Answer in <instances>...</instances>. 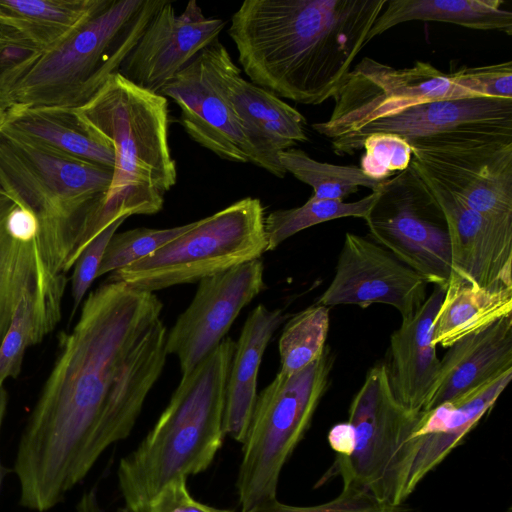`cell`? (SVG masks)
I'll list each match as a JSON object with an SVG mask.
<instances>
[{
  "label": "cell",
  "instance_id": "obj_1",
  "mask_svg": "<svg viewBox=\"0 0 512 512\" xmlns=\"http://www.w3.org/2000/svg\"><path fill=\"white\" fill-rule=\"evenodd\" d=\"M162 302L120 281L92 291L60 337L56 362L20 436V504L62 502L112 444L126 439L166 361Z\"/></svg>",
  "mask_w": 512,
  "mask_h": 512
},
{
  "label": "cell",
  "instance_id": "obj_2",
  "mask_svg": "<svg viewBox=\"0 0 512 512\" xmlns=\"http://www.w3.org/2000/svg\"><path fill=\"white\" fill-rule=\"evenodd\" d=\"M387 0H246L228 35L253 84L305 105L333 98Z\"/></svg>",
  "mask_w": 512,
  "mask_h": 512
},
{
  "label": "cell",
  "instance_id": "obj_3",
  "mask_svg": "<svg viewBox=\"0 0 512 512\" xmlns=\"http://www.w3.org/2000/svg\"><path fill=\"white\" fill-rule=\"evenodd\" d=\"M113 170L0 129V189L35 214L45 292L62 297L65 274L96 234Z\"/></svg>",
  "mask_w": 512,
  "mask_h": 512
},
{
  "label": "cell",
  "instance_id": "obj_4",
  "mask_svg": "<svg viewBox=\"0 0 512 512\" xmlns=\"http://www.w3.org/2000/svg\"><path fill=\"white\" fill-rule=\"evenodd\" d=\"M235 342L224 338L179 385L153 428L122 457L118 486L129 512H147L172 479L197 475L214 461L224 440L223 416Z\"/></svg>",
  "mask_w": 512,
  "mask_h": 512
},
{
  "label": "cell",
  "instance_id": "obj_5",
  "mask_svg": "<svg viewBox=\"0 0 512 512\" xmlns=\"http://www.w3.org/2000/svg\"><path fill=\"white\" fill-rule=\"evenodd\" d=\"M164 0H107L57 44L0 74L4 115L27 109H75L105 84L138 42Z\"/></svg>",
  "mask_w": 512,
  "mask_h": 512
},
{
  "label": "cell",
  "instance_id": "obj_6",
  "mask_svg": "<svg viewBox=\"0 0 512 512\" xmlns=\"http://www.w3.org/2000/svg\"><path fill=\"white\" fill-rule=\"evenodd\" d=\"M73 110L114 154L112 181L98 215L99 229L120 218L159 212L177 180L168 143L167 98L115 73L90 100Z\"/></svg>",
  "mask_w": 512,
  "mask_h": 512
},
{
  "label": "cell",
  "instance_id": "obj_7",
  "mask_svg": "<svg viewBox=\"0 0 512 512\" xmlns=\"http://www.w3.org/2000/svg\"><path fill=\"white\" fill-rule=\"evenodd\" d=\"M333 361L326 347L301 370L279 371L257 395L236 478L240 512L277 498L281 472L310 428L328 389Z\"/></svg>",
  "mask_w": 512,
  "mask_h": 512
},
{
  "label": "cell",
  "instance_id": "obj_8",
  "mask_svg": "<svg viewBox=\"0 0 512 512\" xmlns=\"http://www.w3.org/2000/svg\"><path fill=\"white\" fill-rule=\"evenodd\" d=\"M267 252L265 212L245 197L201 220L152 254L112 272L108 280L153 292L199 282Z\"/></svg>",
  "mask_w": 512,
  "mask_h": 512
},
{
  "label": "cell",
  "instance_id": "obj_9",
  "mask_svg": "<svg viewBox=\"0 0 512 512\" xmlns=\"http://www.w3.org/2000/svg\"><path fill=\"white\" fill-rule=\"evenodd\" d=\"M420 413L396 400L386 364L371 367L348 410L354 449L348 457L336 456L316 486L338 476L342 488L364 490L392 505L405 503L402 450Z\"/></svg>",
  "mask_w": 512,
  "mask_h": 512
},
{
  "label": "cell",
  "instance_id": "obj_10",
  "mask_svg": "<svg viewBox=\"0 0 512 512\" xmlns=\"http://www.w3.org/2000/svg\"><path fill=\"white\" fill-rule=\"evenodd\" d=\"M374 242L446 290L451 272L450 239L443 211L420 173L411 165L384 180L365 219Z\"/></svg>",
  "mask_w": 512,
  "mask_h": 512
},
{
  "label": "cell",
  "instance_id": "obj_11",
  "mask_svg": "<svg viewBox=\"0 0 512 512\" xmlns=\"http://www.w3.org/2000/svg\"><path fill=\"white\" fill-rule=\"evenodd\" d=\"M465 97L478 96L431 63L416 61L412 67L398 69L364 57L334 95L330 117L312 128L330 140L340 139L413 105Z\"/></svg>",
  "mask_w": 512,
  "mask_h": 512
},
{
  "label": "cell",
  "instance_id": "obj_12",
  "mask_svg": "<svg viewBox=\"0 0 512 512\" xmlns=\"http://www.w3.org/2000/svg\"><path fill=\"white\" fill-rule=\"evenodd\" d=\"M409 144L411 165L469 207L512 217V138L445 136Z\"/></svg>",
  "mask_w": 512,
  "mask_h": 512
},
{
  "label": "cell",
  "instance_id": "obj_13",
  "mask_svg": "<svg viewBox=\"0 0 512 512\" xmlns=\"http://www.w3.org/2000/svg\"><path fill=\"white\" fill-rule=\"evenodd\" d=\"M241 69L216 39L183 67L158 94L180 108V122L192 140L218 157L249 162V148L229 97Z\"/></svg>",
  "mask_w": 512,
  "mask_h": 512
},
{
  "label": "cell",
  "instance_id": "obj_14",
  "mask_svg": "<svg viewBox=\"0 0 512 512\" xmlns=\"http://www.w3.org/2000/svg\"><path fill=\"white\" fill-rule=\"evenodd\" d=\"M263 275V262L255 259L199 281L166 335V353L178 358L182 375L220 344L242 308L265 289Z\"/></svg>",
  "mask_w": 512,
  "mask_h": 512
},
{
  "label": "cell",
  "instance_id": "obj_15",
  "mask_svg": "<svg viewBox=\"0 0 512 512\" xmlns=\"http://www.w3.org/2000/svg\"><path fill=\"white\" fill-rule=\"evenodd\" d=\"M427 281L374 241L346 233L335 274L318 304L374 303L398 310L402 319L412 317L426 300Z\"/></svg>",
  "mask_w": 512,
  "mask_h": 512
},
{
  "label": "cell",
  "instance_id": "obj_16",
  "mask_svg": "<svg viewBox=\"0 0 512 512\" xmlns=\"http://www.w3.org/2000/svg\"><path fill=\"white\" fill-rule=\"evenodd\" d=\"M394 133L408 142L444 136L512 138V99L465 97L413 105L398 114L375 120L355 134L330 140L336 155H351L366 136Z\"/></svg>",
  "mask_w": 512,
  "mask_h": 512
},
{
  "label": "cell",
  "instance_id": "obj_17",
  "mask_svg": "<svg viewBox=\"0 0 512 512\" xmlns=\"http://www.w3.org/2000/svg\"><path fill=\"white\" fill-rule=\"evenodd\" d=\"M226 22L206 17L195 0L178 15L173 3L164 0L154 13L119 72L134 85L160 90L200 51L218 39Z\"/></svg>",
  "mask_w": 512,
  "mask_h": 512
},
{
  "label": "cell",
  "instance_id": "obj_18",
  "mask_svg": "<svg viewBox=\"0 0 512 512\" xmlns=\"http://www.w3.org/2000/svg\"><path fill=\"white\" fill-rule=\"evenodd\" d=\"M417 171L446 220L451 250L450 277L478 288H512V217L480 213Z\"/></svg>",
  "mask_w": 512,
  "mask_h": 512
},
{
  "label": "cell",
  "instance_id": "obj_19",
  "mask_svg": "<svg viewBox=\"0 0 512 512\" xmlns=\"http://www.w3.org/2000/svg\"><path fill=\"white\" fill-rule=\"evenodd\" d=\"M512 378L509 370L457 398L421 412L403 445L402 467L405 498L474 429L494 407Z\"/></svg>",
  "mask_w": 512,
  "mask_h": 512
},
{
  "label": "cell",
  "instance_id": "obj_20",
  "mask_svg": "<svg viewBox=\"0 0 512 512\" xmlns=\"http://www.w3.org/2000/svg\"><path fill=\"white\" fill-rule=\"evenodd\" d=\"M229 97L249 148V162L284 178L279 153L308 140L305 117L274 93L236 74Z\"/></svg>",
  "mask_w": 512,
  "mask_h": 512
},
{
  "label": "cell",
  "instance_id": "obj_21",
  "mask_svg": "<svg viewBox=\"0 0 512 512\" xmlns=\"http://www.w3.org/2000/svg\"><path fill=\"white\" fill-rule=\"evenodd\" d=\"M445 290L435 286L415 314L402 323L390 337L391 390L407 410L423 412L440 372V359L432 343L433 320Z\"/></svg>",
  "mask_w": 512,
  "mask_h": 512
},
{
  "label": "cell",
  "instance_id": "obj_22",
  "mask_svg": "<svg viewBox=\"0 0 512 512\" xmlns=\"http://www.w3.org/2000/svg\"><path fill=\"white\" fill-rule=\"evenodd\" d=\"M512 370V315L448 347L423 410L457 398Z\"/></svg>",
  "mask_w": 512,
  "mask_h": 512
},
{
  "label": "cell",
  "instance_id": "obj_23",
  "mask_svg": "<svg viewBox=\"0 0 512 512\" xmlns=\"http://www.w3.org/2000/svg\"><path fill=\"white\" fill-rule=\"evenodd\" d=\"M287 319L282 309L257 305L248 315L235 342L223 416L224 434L243 443L257 398V375L265 349Z\"/></svg>",
  "mask_w": 512,
  "mask_h": 512
},
{
  "label": "cell",
  "instance_id": "obj_24",
  "mask_svg": "<svg viewBox=\"0 0 512 512\" xmlns=\"http://www.w3.org/2000/svg\"><path fill=\"white\" fill-rule=\"evenodd\" d=\"M2 127L59 153L113 170V150L85 128L73 109L10 112L4 115Z\"/></svg>",
  "mask_w": 512,
  "mask_h": 512
},
{
  "label": "cell",
  "instance_id": "obj_25",
  "mask_svg": "<svg viewBox=\"0 0 512 512\" xmlns=\"http://www.w3.org/2000/svg\"><path fill=\"white\" fill-rule=\"evenodd\" d=\"M107 0H0V26L37 50L65 39Z\"/></svg>",
  "mask_w": 512,
  "mask_h": 512
},
{
  "label": "cell",
  "instance_id": "obj_26",
  "mask_svg": "<svg viewBox=\"0 0 512 512\" xmlns=\"http://www.w3.org/2000/svg\"><path fill=\"white\" fill-rule=\"evenodd\" d=\"M511 312L512 288H478L450 277L433 320L432 343L448 348Z\"/></svg>",
  "mask_w": 512,
  "mask_h": 512
},
{
  "label": "cell",
  "instance_id": "obj_27",
  "mask_svg": "<svg viewBox=\"0 0 512 512\" xmlns=\"http://www.w3.org/2000/svg\"><path fill=\"white\" fill-rule=\"evenodd\" d=\"M502 0H387L371 27L367 42L412 20L439 21L478 30L512 34V12Z\"/></svg>",
  "mask_w": 512,
  "mask_h": 512
},
{
  "label": "cell",
  "instance_id": "obj_28",
  "mask_svg": "<svg viewBox=\"0 0 512 512\" xmlns=\"http://www.w3.org/2000/svg\"><path fill=\"white\" fill-rule=\"evenodd\" d=\"M14 205L0 189V345L25 293L37 287L40 294L43 282L37 242L19 241L7 229V216Z\"/></svg>",
  "mask_w": 512,
  "mask_h": 512
},
{
  "label": "cell",
  "instance_id": "obj_29",
  "mask_svg": "<svg viewBox=\"0 0 512 512\" xmlns=\"http://www.w3.org/2000/svg\"><path fill=\"white\" fill-rule=\"evenodd\" d=\"M379 196L380 189L355 202L310 197L299 207L272 211L265 216L267 251L274 250L294 234L326 221L344 217L365 220Z\"/></svg>",
  "mask_w": 512,
  "mask_h": 512
},
{
  "label": "cell",
  "instance_id": "obj_30",
  "mask_svg": "<svg viewBox=\"0 0 512 512\" xmlns=\"http://www.w3.org/2000/svg\"><path fill=\"white\" fill-rule=\"evenodd\" d=\"M278 157L286 172L313 188L311 197L314 199L344 201L349 195L356 193L359 187L377 191L384 181L369 178L355 165L319 162L297 148L286 149Z\"/></svg>",
  "mask_w": 512,
  "mask_h": 512
},
{
  "label": "cell",
  "instance_id": "obj_31",
  "mask_svg": "<svg viewBox=\"0 0 512 512\" xmlns=\"http://www.w3.org/2000/svg\"><path fill=\"white\" fill-rule=\"evenodd\" d=\"M329 323V307L318 303L294 315L279 339L280 372L291 374L317 360L326 348Z\"/></svg>",
  "mask_w": 512,
  "mask_h": 512
},
{
  "label": "cell",
  "instance_id": "obj_32",
  "mask_svg": "<svg viewBox=\"0 0 512 512\" xmlns=\"http://www.w3.org/2000/svg\"><path fill=\"white\" fill-rule=\"evenodd\" d=\"M42 339L38 288L33 287L21 299L1 342L0 385L19 375L26 349Z\"/></svg>",
  "mask_w": 512,
  "mask_h": 512
},
{
  "label": "cell",
  "instance_id": "obj_33",
  "mask_svg": "<svg viewBox=\"0 0 512 512\" xmlns=\"http://www.w3.org/2000/svg\"><path fill=\"white\" fill-rule=\"evenodd\" d=\"M195 222L165 229L135 228L115 233L102 258L97 277L124 268L161 248L194 226Z\"/></svg>",
  "mask_w": 512,
  "mask_h": 512
},
{
  "label": "cell",
  "instance_id": "obj_34",
  "mask_svg": "<svg viewBox=\"0 0 512 512\" xmlns=\"http://www.w3.org/2000/svg\"><path fill=\"white\" fill-rule=\"evenodd\" d=\"M360 169L369 178L383 181L394 172L405 170L412 160L409 142L394 133L375 132L366 136Z\"/></svg>",
  "mask_w": 512,
  "mask_h": 512
},
{
  "label": "cell",
  "instance_id": "obj_35",
  "mask_svg": "<svg viewBox=\"0 0 512 512\" xmlns=\"http://www.w3.org/2000/svg\"><path fill=\"white\" fill-rule=\"evenodd\" d=\"M247 512H422L405 503L392 505L378 501L364 490L342 488L333 499L311 506H296L277 498Z\"/></svg>",
  "mask_w": 512,
  "mask_h": 512
},
{
  "label": "cell",
  "instance_id": "obj_36",
  "mask_svg": "<svg viewBox=\"0 0 512 512\" xmlns=\"http://www.w3.org/2000/svg\"><path fill=\"white\" fill-rule=\"evenodd\" d=\"M452 81L469 92L484 97L512 99V62L467 67L450 73Z\"/></svg>",
  "mask_w": 512,
  "mask_h": 512
},
{
  "label": "cell",
  "instance_id": "obj_37",
  "mask_svg": "<svg viewBox=\"0 0 512 512\" xmlns=\"http://www.w3.org/2000/svg\"><path fill=\"white\" fill-rule=\"evenodd\" d=\"M125 220L126 218H120L99 232L85 246L74 263L71 288L73 300L71 318L75 315L92 282L97 278V273L110 239Z\"/></svg>",
  "mask_w": 512,
  "mask_h": 512
},
{
  "label": "cell",
  "instance_id": "obj_38",
  "mask_svg": "<svg viewBox=\"0 0 512 512\" xmlns=\"http://www.w3.org/2000/svg\"><path fill=\"white\" fill-rule=\"evenodd\" d=\"M147 512H233L196 500L187 486V477L178 476L168 482L151 500Z\"/></svg>",
  "mask_w": 512,
  "mask_h": 512
},
{
  "label": "cell",
  "instance_id": "obj_39",
  "mask_svg": "<svg viewBox=\"0 0 512 512\" xmlns=\"http://www.w3.org/2000/svg\"><path fill=\"white\" fill-rule=\"evenodd\" d=\"M330 448L339 457H348L354 449V432L348 421L333 425L327 434Z\"/></svg>",
  "mask_w": 512,
  "mask_h": 512
},
{
  "label": "cell",
  "instance_id": "obj_40",
  "mask_svg": "<svg viewBox=\"0 0 512 512\" xmlns=\"http://www.w3.org/2000/svg\"><path fill=\"white\" fill-rule=\"evenodd\" d=\"M76 512H105L102 508L95 487L86 490L76 505ZM116 512H129L126 507H119Z\"/></svg>",
  "mask_w": 512,
  "mask_h": 512
},
{
  "label": "cell",
  "instance_id": "obj_41",
  "mask_svg": "<svg viewBox=\"0 0 512 512\" xmlns=\"http://www.w3.org/2000/svg\"><path fill=\"white\" fill-rule=\"evenodd\" d=\"M8 394L3 385H0V433L1 427L4 420V416L7 410Z\"/></svg>",
  "mask_w": 512,
  "mask_h": 512
},
{
  "label": "cell",
  "instance_id": "obj_42",
  "mask_svg": "<svg viewBox=\"0 0 512 512\" xmlns=\"http://www.w3.org/2000/svg\"><path fill=\"white\" fill-rule=\"evenodd\" d=\"M9 473V470L3 465L0 458V490L5 476Z\"/></svg>",
  "mask_w": 512,
  "mask_h": 512
},
{
  "label": "cell",
  "instance_id": "obj_43",
  "mask_svg": "<svg viewBox=\"0 0 512 512\" xmlns=\"http://www.w3.org/2000/svg\"><path fill=\"white\" fill-rule=\"evenodd\" d=\"M3 122H4V112L0 108V129L3 125Z\"/></svg>",
  "mask_w": 512,
  "mask_h": 512
},
{
  "label": "cell",
  "instance_id": "obj_44",
  "mask_svg": "<svg viewBox=\"0 0 512 512\" xmlns=\"http://www.w3.org/2000/svg\"><path fill=\"white\" fill-rule=\"evenodd\" d=\"M502 512H512V507L509 506L507 509L503 510Z\"/></svg>",
  "mask_w": 512,
  "mask_h": 512
},
{
  "label": "cell",
  "instance_id": "obj_45",
  "mask_svg": "<svg viewBox=\"0 0 512 512\" xmlns=\"http://www.w3.org/2000/svg\"><path fill=\"white\" fill-rule=\"evenodd\" d=\"M3 28L0 26V33L2 32Z\"/></svg>",
  "mask_w": 512,
  "mask_h": 512
}]
</instances>
